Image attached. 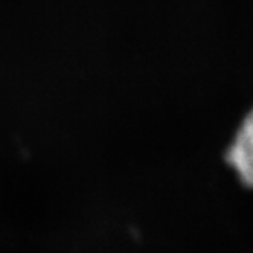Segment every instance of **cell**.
Masks as SVG:
<instances>
[{"instance_id":"cell-1","label":"cell","mask_w":253,"mask_h":253,"mask_svg":"<svg viewBox=\"0 0 253 253\" xmlns=\"http://www.w3.org/2000/svg\"><path fill=\"white\" fill-rule=\"evenodd\" d=\"M226 162L246 186L253 188V110L246 116L235 134L226 153Z\"/></svg>"}]
</instances>
